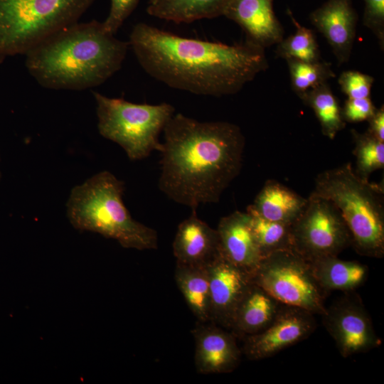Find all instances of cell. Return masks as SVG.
Returning <instances> with one entry per match:
<instances>
[{
    "instance_id": "obj_1",
    "label": "cell",
    "mask_w": 384,
    "mask_h": 384,
    "mask_svg": "<svg viewBox=\"0 0 384 384\" xmlns=\"http://www.w3.org/2000/svg\"><path fill=\"white\" fill-rule=\"evenodd\" d=\"M129 47L144 71L174 89L221 97L241 90L268 68L265 48L190 38L138 23Z\"/></svg>"
},
{
    "instance_id": "obj_8",
    "label": "cell",
    "mask_w": 384,
    "mask_h": 384,
    "mask_svg": "<svg viewBox=\"0 0 384 384\" xmlns=\"http://www.w3.org/2000/svg\"><path fill=\"white\" fill-rule=\"evenodd\" d=\"M252 281L282 304L322 315L329 294L316 280L310 262L293 250L264 257Z\"/></svg>"
},
{
    "instance_id": "obj_22",
    "label": "cell",
    "mask_w": 384,
    "mask_h": 384,
    "mask_svg": "<svg viewBox=\"0 0 384 384\" xmlns=\"http://www.w3.org/2000/svg\"><path fill=\"white\" fill-rule=\"evenodd\" d=\"M174 277L177 287L198 321H210V286L207 267L176 263Z\"/></svg>"
},
{
    "instance_id": "obj_27",
    "label": "cell",
    "mask_w": 384,
    "mask_h": 384,
    "mask_svg": "<svg viewBox=\"0 0 384 384\" xmlns=\"http://www.w3.org/2000/svg\"><path fill=\"white\" fill-rule=\"evenodd\" d=\"M286 61L292 90L299 97L308 90L335 77L331 65L324 61L304 62L294 59Z\"/></svg>"
},
{
    "instance_id": "obj_15",
    "label": "cell",
    "mask_w": 384,
    "mask_h": 384,
    "mask_svg": "<svg viewBox=\"0 0 384 384\" xmlns=\"http://www.w3.org/2000/svg\"><path fill=\"white\" fill-rule=\"evenodd\" d=\"M216 230L220 255L252 277L263 257L252 229L250 215L235 211L220 220Z\"/></svg>"
},
{
    "instance_id": "obj_29",
    "label": "cell",
    "mask_w": 384,
    "mask_h": 384,
    "mask_svg": "<svg viewBox=\"0 0 384 384\" xmlns=\"http://www.w3.org/2000/svg\"><path fill=\"white\" fill-rule=\"evenodd\" d=\"M363 24L375 36L380 47L384 48V0H363Z\"/></svg>"
},
{
    "instance_id": "obj_10",
    "label": "cell",
    "mask_w": 384,
    "mask_h": 384,
    "mask_svg": "<svg viewBox=\"0 0 384 384\" xmlns=\"http://www.w3.org/2000/svg\"><path fill=\"white\" fill-rule=\"evenodd\" d=\"M321 316L324 326L344 358L368 352L381 343L361 297L353 291L344 292Z\"/></svg>"
},
{
    "instance_id": "obj_4",
    "label": "cell",
    "mask_w": 384,
    "mask_h": 384,
    "mask_svg": "<svg viewBox=\"0 0 384 384\" xmlns=\"http://www.w3.org/2000/svg\"><path fill=\"white\" fill-rule=\"evenodd\" d=\"M124 191V182L107 171L75 186L66 204L70 223L116 240L125 248L157 249V232L132 218L122 200Z\"/></svg>"
},
{
    "instance_id": "obj_30",
    "label": "cell",
    "mask_w": 384,
    "mask_h": 384,
    "mask_svg": "<svg viewBox=\"0 0 384 384\" xmlns=\"http://www.w3.org/2000/svg\"><path fill=\"white\" fill-rule=\"evenodd\" d=\"M139 0H110L108 16L102 22L105 28L115 35L125 20L136 9Z\"/></svg>"
},
{
    "instance_id": "obj_17",
    "label": "cell",
    "mask_w": 384,
    "mask_h": 384,
    "mask_svg": "<svg viewBox=\"0 0 384 384\" xmlns=\"http://www.w3.org/2000/svg\"><path fill=\"white\" fill-rule=\"evenodd\" d=\"M176 263L207 267L220 255L216 229L200 219L196 210L178 226L173 242Z\"/></svg>"
},
{
    "instance_id": "obj_24",
    "label": "cell",
    "mask_w": 384,
    "mask_h": 384,
    "mask_svg": "<svg viewBox=\"0 0 384 384\" xmlns=\"http://www.w3.org/2000/svg\"><path fill=\"white\" fill-rule=\"evenodd\" d=\"M252 229L262 257L274 252L292 250V224L265 219L249 207Z\"/></svg>"
},
{
    "instance_id": "obj_32",
    "label": "cell",
    "mask_w": 384,
    "mask_h": 384,
    "mask_svg": "<svg viewBox=\"0 0 384 384\" xmlns=\"http://www.w3.org/2000/svg\"><path fill=\"white\" fill-rule=\"evenodd\" d=\"M367 132L380 142H384V107L375 110L374 114L368 119Z\"/></svg>"
},
{
    "instance_id": "obj_18",
    "label": "cell",
    "mask_w": 384,
    "mask_h": 384,
    "mask_svg": "<svg viewBox=\"0 0 384 384\" xmlns=\"http://www.w3.org/2000/svg\"><path fill=\"white\" fill-rule=\"evenodd\" d=\"M282 303L252 281L235 311L230 331L244 338L264 330L273 321Z\"/></svg>"
},
{
    "instance_id": "obj_25",
    "label": "cell",
    "mask_w": 384,
    "mask_h": 384,
    "mask_svg": "<svg viewBox=\"0 0 384 384\" xmlns=\"http://www.w3.org/2000/svg\"><path fill=\"white\" fill-rule=\"evenodd\" d=\"M287 14L296 30L293 34L277 43L275 51L277 56L284 60L294 59L304 62L321 60L319 46L313 31L302 26L289 9Z\"/></svg>"
},
{
    "instance_id": "obj_13",
    "label": "cell",
    "mask_w": 384,
    "mask_h": 384,
    "mask_svg": "<svg viewBox=\"0 0 384 384\" xmlns=\"http://www.w3.org/2000/svg\"><path fill=\"white\" fill-rule=\"evenodd\" d=\"M195 366L201 374L228 373L240 364L242 351L236 336L213 323L199 322L193 329Z\"/></svg>"
},
{
    "instance_id": "obj_9",
    "label": "cell",
    "mask_w": 384,
    "mask_h": 384,
    "mask_svg": "<svg viewBox=\"0 0 384 384\" xmlns=\"http://www.w3.org/2000/svg\"><path fill=\"white\" fill-rule=\"evenodd\" d=\"M292 250L308 261L338 256L351 246L349 230L329 200L311 193L292 224Z\"/></svg>"
},
{
    "instance_id": "obj_23",
    "label": "cell",
    "mask_w": 384,
    "mask_h": 384,
    "mask_svg": "<svg viewBox=\"0 0 384 384\" xmlns=\"http://www.w3.org/2000/svg\"><path fill=\"white\" fill-rule=\"evenodd\" d=\"M299 98L313 110L322 134L329 139H334L345 127L341 108L327 82L308 90Z\"/></svg>"
},
{
    "instance_id": "obj_14",
    "label": "cell",
    "mask_w": 384,
    "mask_h": 384,
    "mask_svg": "<svg viewBox=\"0 0 384 384\" xmlns=\"http://www.w3.org/2000/svg\"><path fill=\"white\" fill-rule=\"evenodd\" d=\"M309 18L326 38L338 64L346 63L356 38L358 18L351 0H327Z\"/></svg>"
},
{
    "instance_id": "obj_16",
    "label": "cell",
    "mask_w": 384,
    "mask_h": 384,
    "mask_svg": "<svg viewBox=\"0 0 384 384\" xmlns=\"http://www.w3.org/2000/svg\"><path fill=\"white\" fill-rule=\"evenodd\" d=\"M223 16L243 30L246 39L263 48L279 43L284 29L273 9V0H231Z\"/></svg>"
},
{
    "instance_id": "obj_3",
    "label": "cell",
    "mask_w": 384,
    "mask_h": 384,
    "mask_svg": "<svg viewBox=\"0 0 384 384\" xmlns=\"http://www.w3.org/2000/svg\"><path fill=\"white\" fill-rule=\"evenodd\" d=\"M129 47L102 22H76L28 50L26 67L42 87L82 90L101 85L117 73Z\"/></svg>"
},
{
    "instance_id": "obj_12",
    "label": "cell",
    "mask_w": 384,
    "mask_h": 384,
    "mask_svg": "<svg viewBox=\"0 0 384 384\" xmlns=\"http://www.w3.org/2000/svg\"><path fill=\"white\" fill-rule=\"evenodd\" d=\"M206 267L210 286V321L230 330L236 308L252 283V277L220 253Z\"/></svg>"
},
{
    "instance_id": "obj_6",
    "label": "cell",
    "mask_w": 384,
    "mask_h": 384,
    "mask_svg": "<svg viewBox=\"0 0 384 384\" xmlns=\"http://www.w3.org/2000/svg\"><path fill=\"white\" fill-rule=\"evenodd\" d=\"M95 0H0V64L78 22Z\"/></svg>"
},
{
    "instance_id": "obj_31",
    "label": "cell",
    "mask_w": 384,
    "mask_h": 384,
    "mask_svg": "<svg viewBox=\"0 0 384 384\" xmlns=\"http://www.w3.org/2000/svg\"><path fill=\"white\" fill-rule=\"evenodd\" d=\"M376 108L370 97L350 99L341 109L342 117L346 122H359L367 120L374 114Z\"/></svg>"
},
{
    "instance_id": "obj_28",
    "label": "cell",
    "mask_w": 384,
    "mask_h": 384,
    "mask_svg": "<svg viewBox=\"0 0 384 384\" xmlns=\"http://www.w3.org/2000/svg\"><path fill=\"white\" fill-rule=\"evenodd\" d=\"M338 84L341 91L350 99L370 97L374 78L356 70L343 72Z\"/></svg>"
},
{
    "instance_id": "obj_5",
    "label": "cell",
    "mask_w": 384,
    "mask_h": 384,
    "mask_svg": "<svg viewBox=\"0 0 384 384\" xmlns=\"http://www.w3.org/2000/svg\"><path fill=\"white\" fill-rule=\"evenodd\" d=\"M314 193L331 201L351 236V246L362 256L384 255L383 187L359 177L350 163L319 174Z\"/></svg>"
},
{
    "instance_id": "obj_7",
    "label": "cell",
    "mask_w": 384,
    "mask_h": 384,
    "mask_svg": "<svg viewBox=\"0 0 384 384\" xmlns=\"http://www.w3.org/2000/svg\"><path fill=\"white\" fill-rule=\"evenodd\" d=\"M93 96L100 134L118 144L130 160H141L161 150L159 135L175 113L171 104H137L97 92Z\"/></svg>"
},
{
    "instance_id": "obj_11",
    "label": "cell",
    "mask_w": 384,
    "mask_h": 384,
    "mask_svg": "<svg viewBox=\"0 0 384 384\" xmlns=\"http://www.w3.org/2000/svg\"><path fill=\"white\" fill-rule=\"evenodd\" d=\"M316 328L314 314L282 304L273 321L264 330L243 338L242 351L250 360L267 358L306 339Z\"/></svg>"
},
{
    "instance_id": "obj_2",
    "label": "cell",
    "mask_w": 384,
    "mask_h": 384,
    "mask_svg": "<svg viewBox=\"0 0 384 384\" xmlns=\"http://www.w3.org/2000/svg\"><path fill=\"white\" fill-rule=\"evenodd\" d=\"M163 132L159 188L192 210L218 203L242 168L245 139L240 128L174 113Z\"/></svg>"
},
{
    "instance_id": "obj_21",
    "label": "cell",
    "mask_w": 384,
    "mask_h": 384,
    "mask_svg": "<svg viewBox=\"0 0 384 384\" xmlns=\"http://www.w3.org/2000/svg\"><path fill=\"white\" fill-rule=\"evenodd\" d=\"M231 0H149L147 13L156 18L174 23L223 16Z\"/></svg>"
},
{
    "instance_id": "obj_19",
    "label": "cell",
    "mask_w": 384,
    "mask_h": 384,
    "mask_svg": "<svg viewBox=\"0 0 384 384\" xmlns=\"http://www.w3.org/2000/svg\"><path fill=\"white\" fill-rule=\"evenodd\" d=\"M305 198L275 180H268L248 206L260 216L272 221L292 224L306 203Z\"/></svg>"
},
{
    "instance_id": "obj_20",
    "label": "cell",
    "mask_w": 384,
    "mask_h": 384,
    "mask_svg": "<svg viewBox=\"0 0 384 384\" xmlns=\"http://www.w3.org/2000/svg\"><path fill=\"white\" fill-rule=\"evenodd\" d=\"M310 262L313 273L323 289L354 291L368 276V267L357 261L340 260L337 256L318 258Z\"/></svg>"
},
{
    "instance_id": "obj_26",
    "label": "cell",
    "mask_w": 384,
    "mask_h": 384,
    "mask_svg": "<svg viewBox=\"0 0 384 384\" xmlns=\"http://www.w3.org/2000/svg\"><path fill=\"white\" fill-rule=\"evenodd\" d=\"M355 147L356 174L363 179L368 180L370 174L384 167V142L375 138L368 132L360 133L351 131Z\"/></svg>"
}]
</instances>
